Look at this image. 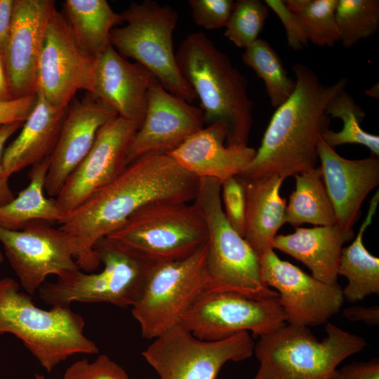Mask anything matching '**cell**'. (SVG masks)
<instances>
[{
	"mask_svg": "<svg viewBox=\"0 0 379 379\" xmlns=\"http://www.w3.org/2000/svg\"><path fill=\"white\" fill-rule=\"evenodd\" d=\"M94 62L78 44L65 15L55 9L39 58L36 94L55 108H67L78 91H89Z\"/></svg>",
	"mask_w": 379,
	"mask_h": 379,
	"instance_id": "cell-15",
	"label": "cell"
},
{
	"mask_svg": "<svg viewBox=\"0 0 379 379\" xmlns=\"http://www.w3.org/2000/svg\"><path fill=\"white\" fill-rule=\"evenodd\" d=\"M204 124L200 108L169 93L157 80L148 91L142 123L130 143L128 165L142 156L173 152Z\"/></svg>",
	"mask_w": 379,
	"mask_h": 379,
	"instance_id": "cell-17",
	"label": "cell"
},
{
	"mask_svg": "<svg viewBox=\"0 0 379 379\" xmlns=\"http://www.w3.org/2000/svg\"><path fill=\"white\" fill-rule=\"evenodd\" d=\"M334 379H379V359L351 362L337 369Z\"/></svg>",
	"mask_w": 379,
	"mask_h": 379,
	"instance_id": "cell-40",
	"label": "cell"
},
{
	"mask_svg": "<svg viewBox=\"0 0 379 379\" xmlns=\"http://www.w3.org/2000/svg\"><path fill=\"white\" fill-rule=\"evenodd\" d=\"M366 93L374 98H378V84L366 91Z\"/></svg>",
	"mask_w": 379,
	"mask_h": 379,
	"instance_id": "cell-46",
	"label": "cell"
},
{
	"mask_svg": "<svg viewBox=\"0 0 379 379\" xmlns=\"http://www.w3.org/2000/svg\"><path fill=\"white\" fill-rule=\"evenodd\" d=\"M199 178L168 154L142 156L130 163L112 182L99 190L60 223L72 241L76 262L87 272L97 269L95 244L120 227L140 208L161 201L194 200Z\"/></svg>",
	"mask_w": 379,
	"mask_h": 379,
	"instance_id": "cell-1",
	"label": "cell"
},
{
	"mask_svg": "<svg viewBox=\"0 0 379 379\" xmlns=\"http://www.w3.org/2000/svg\"><path fill=\"white\" fill-rule=\"evenodd\" d=\"M49 162L50 156L32 166L28 185L12 201L0 206V227L20 230L34 220L59 224L63 220L65 215L55 199H48L44 193Z\"/></svg>",
	"mask_w": 379,
	"mask_h": 379,
	"instance_id": "cell-26",
	"label": "cell"
},
{
	"mask_svg": "<svg viewBox=\"0 0 379 379\" xmlns=\"http://www.w3.org/2000/svg\"><path fill=\"white\" fill-rule=\"evenodd\" d=\"M295 88L290 98L276 108L253 159L238 176L254 178L289 176L317 167V145L328 128L326 109L348 84L342 78L324 84L314 72L304 64L292 67Z\"/></svg>",
	"mask_w": 379,
	"mask_h": 379,
	"instance_id": "cell-2",
	"label": "cell"
},
{
	"mask_svg": "<svg viewBox=\"0 0 379 379\" xmlns=\"http://www.w3.org/2000/svg\"><path fill=\"white\" fill-rule=\"evenodd\" d=\"M335 20L339 41L350 48L378 30L379 1L338 0Z\"/></svg>",
	"mask_w": 379,
	"mask_h": 379,
	"instance_id": "cell-32",
	"label": "cell"
},
{
	"mask_svg": "<svg viewBox=\"0 0 379 379\" xmlns=\"http://www.w3.org/2000/svg\"><path fill=\"white\" fill-rule=\"evenodd\" d=\"M179 71L200 101L204 123H220L226 144L248 145L253 101L247 79L202 32L188 35L175 53Z\"/></svg>",
	"mask_w": 379,
	"mask_h": 379,
	"instance_id": "cell-3",
	"label": "cell"
},
{
	"mask_svg": "<svg viewBox=\"0 0 379 379\" xmlns=\"http://www.w3.org/2000/svg\"><path fill=\"white\" fill-rule=\"evenodd\" d=\"M72 32L81 49L95 59L111 44V31L122 21L106 0H66L63 3Z\"/></svg>",
	"mask_w": 379,
	"mask_h": 379,
	"instance_id": "cell-28",
	"label": "cell"
},
{
	"mask_svg": "<svg viewBox=\"0 0 379 379\" xmlns=\"http://www.w3.org/2000/svg\"><path fill=\"white\" fill-rule=\"evenodd\" d=\"M227 131L220 123L203 128L168 153L186 171L199 178L220 182L239 175L255 156L248 145L226 144Z\"/></svg>",
	"mask_w": 379,
	"mask_h": 379,
	"instance_id": "cell-22",
	"label": "cell"
},
{
	"mask_svg": "<svg viewBox=\"0 0 379 379\" xmlns=\"http://www.w3.org/2000/svg\"><path fill=\"white\" fill-rule=\"evenodd\" d=\"M36 98L20 134L4 149L3 166L8 178L51 156L58 141L68 107L58 109L40 95Z\"/></svg>",
	"mask_w": 379,
	"mask_h": 379,
	"instance_id": "cell-25",
	"label": "cell"
},
{
	"mask_svg": "<svg viewBox=\"0 0 379 379\" xmlns=\"http://www.w3.org/2000/svg\"><path fill=\"white\" fill-rule=\"evenodd\" d=\"M326 113L329 117L340 119L343 124L338 132L328 128L322 133L321 136L328 145L335 148L344 144L361 145L368 148L372 154L379 156V136L361 128L366 112L345 89L331 101Z\"/></svg>",
	"mask_w": 379,
	"mask_h": 379,
	"instance_id": "cell-31",
	"label": "cell"
},
{
	"mask_svg": "<svg viewBox=\"0 0 379 379\" xmlns=\"http://www.w3.org/2000/svg\"><path fill=\"white\" fill-rule=\"evenodd\" d=\"M93 249L104 265L102 271L88 274L77 270L58 277L56 281L40 287V299L51 307L70 306L73 302L133 307L141 295L152 264L107 237L99 239Z\"/></svg>",
	"mask_w": 379,
	"mask_h": 379,
	"instance_id": "cell-7",
	"label": "cell"
},
{
	"mask_svg": "<svg viewBox=\"0 0 379 379\" xmlns=\"http://www.w3.org/2000/svg\"><path fill=\"white\" fill-rule=\"evenodd\" d=\"M343 316L350 321H362L368 326L379 324V307L373 305L364 307L359 305L346 307Z\"/></svg>",
	"mask_w": 379,
	"mask_h": 379,
	"instance_id": "cell-42",
	"label": "cell"
},
{
	"mask_svg": "<svg viewBox=\"0 0 379 379\" xmlns=\"http://www.w3.org/2000/svg\"><path fill=\"white\" fill-rule=\"evenodd\" d=\"M156 81L147 69L125 60L110 44L95 59L88 93L111 107L118 116L140 126L148 91Z\"/></svg>",
	"mask_w": 379,
	"mask_h": 379,
	"instance_id": "cell-21",
	"label": "cell"
},
{
	"mask_svg": "<svg viewBox=\"0 0 379 379\" xmlns=\"http://www.w3.org/2000/svg\"><path fill=\"white\" fill-rule=\"evenodd\" d=\"M36 98V95L0 102V126L13 122H24L32 111Z\"/></svg>",
	"mask_w": 379,
	"mask_h": 379,
	"instance_id": "cell-39",
	"label": "cell"
},
{
	"mask_svg": "<svg viewBox=\"0 0 379 379\" xmlns=\"http://www.w3.org/2000/svg\"><path fill=\"white\" fill-rule=\"evenodd\" d=\"M354 236L352 229L345 230L338 224L296 227L293 233L277 235L272 247L302 262L315 279L337 284L343 246Z\"/></svg>",
	"mask_w": 379,
	"mask_h": 379,
	"instance_id": "cell-23",
	"label": "cell"
},
{
	"mask_svg": "<svg viewBox=\"0 0 379 379\" xmlns=\"http://www.w3.org/2000/svg\"><path fill=\"white\" fill-rule=\"evenodd\" d=\"M20 287L12 278L0 279V335L20 339L48 372L71 356L99 352L84 333V319L70 306L43 310Z\"/></svg>",
	"mask_w": 379,
	"mask_h": 379,
	"instance_id": "cell-4",
	"label": "cell"
},
{
	"mask_svg": "<svg viewBox=\"0 0 379 379\" xmlns=\"http://www.w3.org/2000/svg\"><path fill=\"white\" fill-rule=\"evenodd\" d=\"M295 187L286 208L285 223L298 227L304 223L317 226L337 224L319 167L294 175Z\"/></svg>",
	"mask_w": 379,
	"mask_h": 379,
	"instance_id": "cell-29",
	"label": "cell"
},
{
	"mask_svg": "<svg viewBox=\"0 0 379 379\" xmlns=\"http://www.w3.org/2000/svg\"><path fill=\"white\" fill-rule=\"evenodd\" d=\"M232 0H190L194 22L201 27L213 29L225 27L232 13Z\"/></svg>",
	"mask_w": 379,
	"mask_h": 379,
	"instance_id": "cell-37",
	"label": "cell"
},
{
	"mask_svg": "<svg viewBox=\"0 0 379 379\" xmlns=\"http://www.w3.org/2000/svg\"><path fill=\"white\" fill-rule=\"evenodd\" d=\"M310 0H286L284 1L286 7L292 13L296 14L303 10Z\"/></svg>",
	"mask_w": 379,
	"mask_h": 379,
	"instance_id": "cell-45",
	"label": "cell"
},
{
	"mask_svg": "<svg viewBox=\"0 0 379 379\" xmlns=\"http://www.w3.org/2000/svg\"><path fill=\"white\" fill-rule=\"evenodd\" d=\"M206 243L185 259L151 266L141 295L131 309L143 338L155 339L179 325L207 289Z\"/></svg>",
	"mask_w": 379,
	"mask_h": 379,
	"instance_id": "cell-10",
	"label": "cell"
},
{
	"mask_svg": "<svg viewBox=\"0 0 379 379\" xmlns=\"http://www.w3.org/2000/svg\"><path fill=\"white\" fill-rule=\"evenodd\" d=\"M22 122H13L0 126V206L12 201L15 197L9 185V178L4 171L3 154L4 145L13 134L21 126Z\"/></svg>",
	"mask_w": 379,
	"mask_h": 379,
	"instance_id": "cell-41",
	"label": "cell"
},
{
	"mask_svg": "<svg viewBox=\"0 0 379 379\" xmlns=\"http://www.w3.org/2000/svg\"><path fill=\"white\" fill-rule=\"evenodd\" d=\"M139 127L119 116L100 127L90 151L55 198L65 215L125 170L128 147Z\"/></svg>",
	"mask_w": 379,
	"mask_h": 379,
	"instance_id": "cell-16",
	"label": "cell"
},
{
	"mask_svg": "<svg viewBox=\"0 0 379 379\" xmlns=\"http://www.w3.org/2000/svg\"><path fill=\"white\" fill-rule=\"evenodd\" d=\"M260 0H238L225 25L224 35L235 46L246 48L258 39L269 10Z\"/></svg>",
	"mask_w": 379,
	"mask_h": 379,
	"instance_id": "cell-33",
	"label": "cell"
},
{
	"mask_svg": "<svg viewBox=\"0 0 379 379\" xmlns=\"http://www.w3.org/2000/svg\"><path fill=\"white\" fill-rule=\"evenodd\" d=\"M285 324L278 297L255 298L234 291L205 290L180 324L199 340L217 341L242 331L260 337Z\"/></svg>",
	"mask_w": 379,
	"mask_h": 379,
	"instance_id": "cell-12",
	"label": "cell"
},
{
	"mask_svg": "<svg viewBox=\"0 0 379 379\" xmlns=\"http://www.w3.org/2000/svg\"><path fill=\"white\" fill-rule=\"evenodd\" d=\"M107 237L154 265L190 257L207 242L208 233L193 204L161 201L140 208Z\"/></svg>",
	"mask_w": 379,
	"mask_h": 379,
	"instance_id": "cell-9",
	"label": "cell"
},
{
	"mask_svg": "<svg viewBox=\"0 0 379 379\" xmlns=\"http://www.w3.org/2000/svg\"><path fill=\"white\" fill-rule=\"evenodd\" d=\"M265 4L279 17L286 33L287 43L295 51L302 49L308 41L293 13L288 10L284 1L265 0Z\"/></svg>",
	"mask_w": 379,
	"mask_h": 379,
	"instance_id": "cell-38",
	"label": "cell"
},
{
	"mask_svg": "<svg viewBox=\"0 0 379 379\" xmlns=\"http://www.w3.org/2000/svg\"><path fill=\"white\" fill-rule=\"evenodd\" d=\"M55 9L52 0L14 1L12 27L3 53L13 100L36 95L39 58Z\"/></svg>",
	"mask_w": 379,
	"mask_h": 379,
	"instance_id": "cell-18",
	"label": "cell"
},
{
	"mask_svg": "<svg viewBox=\"0 0 379 379\" xmlns=\"http://www.w3.org/2000/svg\"><path fill=\"white\" fill-rule=\"evenodd\" d=\"M324 184L333 204L337 224L352 229L361 204L379 185V159L372 154L362 159H347L338 154L320 136L317 145Z\"/></svg>",
	"mask_w": 379,
	"mask_h": 379,
	"instance_id": "cell-20",
	"label": "cell"
},
{
	"mask_svg": "<svg viewBox=\"0 0 379 379\" xmlns=\"http://www.w3.org/2000/svg\"><path fill=\"white\" fill-rule=\"evenodd\" d=\"M34 377L35 379H46L45 377L41 374H35Z\"/></svg>",
	"mask_w": 379,
	"mask_h": 379,
	"instance_id": "cell-47",
	"label": "cell"
},
{
	"mask_svg": "<svg viewBox=\"0 0 379 379\" xmlns=\"http://www.w3.org/2000/svg\"><path fill=\"white\" fill-rule=\"evenodd\" d=\"M14 1L0 0V53L2 54L12 27Z\"/></svg>",
	"mask_w": 379,
	"mask_h": 379,
	"instance_id": "cell-43",
	"label": "cell"
},
{
	"mask_svg": "<svg viewBox=\"0 0 379 379\" xmlns=\"http://www.w3.org/2000/svg\"><path fill=\"white\" fill-rule=\"evenodd\" d=\"M0 243L20 286L30 295L48 276L61 277L80 270L72 241L47 222L32 221L20 230L0 227Z\"/></svg>",
	"mask_w": 379,
	"mask_h": 379,
	"instance_id": "cell-13",
	"label": "cell"
},
{
	"mask_svg": "<svg viewBox=\"0 0 379 379\" xmlns=\"http://www.w3.org/2000/svg\"><path fill=\"white\" fill-rule=\"evenodd\" d=\"M260 275L268 287L278 293V302L288 324L316 326L324 324L340 310L343 289L337 284L319 281L274 250L259 255Z\"/></svg>",
	"mask_w": 379,
	"mask_h": 379,
	"instance_id": "cell-14",
	"label": "cell"
},
{
	"mask_svg": "<svg viewBox=\"0 0 379 379\" xmlns=\"http://www.w3.org/2000/svg\"><path fill=\"white\" fill-rule=\"evenodd\" d=\"M338 0H310L300 12L294 14L308 42L318 46H332L339 41L335 20Z\"/></svg>",
	"mask_w": 379,
	"mask_h": 379,
	"instance_id": "cell-34",
	"label": "cell"
},
{
	"mask_svg": "<svg viewBox=\"0 0 379 379\" xmlns=\"http://www.w3.org/2000/svg\"><path fill=\"white\" fill-rule=\"evenodd\" d=\"M62 379H130L125 370L105 354L94 361L86 359L77 361L69 366Z\"/></svg>",
	"mask_w": 379,
	"mask_h": 379,
	"instance_id": "cell-35",
	"label": "cell"
},
{
	"mask_svg": "<svg viewBox=\"0 0 379 379\" xmlns=\"http://www.w3.org/2000/svg\"><path fill=\"white\" fill-rule=\"evenodd\" d=\"M125 25L110 33L111 45L147 69L169 93L192 102L197 96L182 77L173 50L178 13L169 5L131 2L122 13Z\"/></svg>",
	"mask_w": 379,
	"mask_h": 379,
	"instance_id": "cell-8",
	"label": "cell"
},
{
	"mask_svg": "<svg viewBox=\"0 0 379 379\" xmlns=\"http://www.w3.org/2000/svg\"><path fill=\"white\" fill-rule=\"evenodd\" d=\"M193 201L207 228L206 290L234 291L255 298L278 297L262 280L259 255L226 218L221 182L199 178Z\"/></svg>",
	"mask_w": 379,
	"mask_h": 379,
	"instance_id": "cell-6",
	"label": "cell"
},
{
	"mask_svg": "<svg viewBox=\"0 0 379 379\" xmlns=\"http://www.w3.org/2000/svg\"><path fill=\"white\" fill-rule=\"evenodd\" d=\"M238 177L242 182L246 200L244 238L260 255L274 250L273 241L285 223L286 201L279 193L284 179L274 175Z\"/></svg>",
	"mask_w": 379,
	"mask_h": 379,
	"instance_id": "cell-24",
	"label": "cell"
},
{
	"mask_svg": "<svg viewBox=\"0 0 379 379\" xmlns=\"http://www.w3.org/2000/svg\"><path fill=\"white\" fill-rule=\"evenodd\" d=\"M378 202L377 190L370 201L367 215L354 240L341 251L338 274L347 279L343 293L344 299L351 303L379 294V258L371 254L363 243L364 233L372 222Z\"/></svg>",
	"mask_w": 379,
	"mask_h": 379,
	"instance_id": "cell-27",
	"label": "cell"
},
{
	"mask_svg": "<svg viewBox=\"0 0 379 379\" xmlns=\"http://www.w3.org/2000/svg\"><path fill=\"white\" fill-rule=\"evenodd\" d=\"M13 100L3 54L0 53V102Z\"/></svg>",
	"mask_w": 379,
	"mask_h": 379,
	"instance_id": "cell-44",
	"label": "cell"
},
{
	"mask_svg": "<svg viewBox=\"0 0 379 379\" xmlns=\"http://www.w3.org/2000/svg\"><path fill=\"white\" fill-rule=\"evenodd\" d=\"M241 60L263 80L273 107L284 103L293 93L295 81L288 77L277 53L266 40L258 39L246 48Z\"/></svg>",
	"mask_w": 379,
	"mask_h": 379,
	"instance_id": "cell-30",
	"label": "cell"
},
{
	"mask_svg": "<svg viewBox=\"0 0 379 379\" xmlns=\"http://www.w3.org/2000/svg\"><path fill=\"white\" fill-rule=\"evenodd\" d=\"M325 331L319 341L308 327L285 324L260 336L253 350L260 366L253 379H334L338 366L367 343L328 321Z\"/></svg>",
	"mask_w": 379,
	"mask_h": 379,
	"instance_id": "cell-5",
	"label": "cell"
},
{
	"mask_svg": "<svg viewBox=\"0 0 379 379\" xmlns=\"http://www.w3.org/2000/svg\"><path fill=\"white\" fill-rule=\"evenodd\" d=\"M221 201L230 225L241 237L244 236L246 200L241 179L233 176L221 182Z\"/></svg>",
	"mask_w": 379,
	"mask_h": 379,
	"instance_id": "cell-36",
	"label": "cell"
},
{
	"mask_svg": "<svg viewBox=\"0 0 379 379\" xmlns=\"http://www.w3.org/2000/svg\"><path fill=\"white\" fill-rule=\"evenodd\" d=\"M254 346L247 331L205 341L179 324L155 338L142 355L159 379H216L227 362L251 357Z\"/></svg>",
	"mask_w": 379,
	"mask_h": 379,
	"instance_id": "cell-11",
	"label": "cell"
},
{
	"mask_svg": "<svg viewBox=\"0 0 379 379\" xmlns=\"http://www.w3.org/2000/svg\"><path fill=\"white\" fill-rule=\"evenodd\" d=\"M4 256L0 248V263H1L4 261Z\"/></svg>",
	"mask_w": 379,
	"mask_h": 379,
	"instance_id": "cell-48",
	"label": "cell"
},
{
	"mask_svg": "<svg viewBox=\"0 0 379 379\" xmlns=\"http://www.w3.org/2000/svg\"><path fill=\"white\" fill-rule=\"evenodd\" d=\"M118 116L91 93L68 107L55 146L50 156L44 190L56 197L66 180L90 151L102 126Z\"/></svg>",
	"mask_w": 379,
	"mask_h": 379,
	"instance_id": "cell-19",
	"label": "cell"
}]
</instances>
